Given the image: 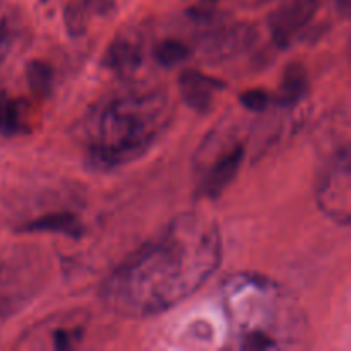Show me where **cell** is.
Here are the masks:
<instances>
[{
	"instance_id": "cell-1",
	"label": "cell",
	"mask_w": 351,
	"mask_h": 351,
	"mask_svg": "<svg viewBox=\"0 0 351 351\" xmlns=\"http://www.w3.org/2000/svg\"><path fill=\"white\" fill-rule=\"evenodd\" d=\"M221 259L218 223L206 215L184 213L105 278L99 300L120 317L158 315L204 287Z\"/></svg>"
},
{
	"instance_id": "cell-2",
	"label": "cell",
	"mask_w": 351,
	"mask_h": 351,
	"mask_svg": "<svg viewBox=\"0 0 351 351\" xmlns=\"http://www.w3.org/2000/svg\"><path fill=\"white\" fill-rule=\"evenodd\" d=\"M173 119L165 88L129 84L93 103L77 125V139L91 170L112 171L139 160Z\"/></svg>"
},
{
	"instance_id": "cell-3",
	"label": "cell",
	"mask_w": 351,
	"mask_h": 351,
	"mask_svg": "<svg viewBox=\"0 0 351 351\" xmlns=\"http://www.w3.org/2000/svg\"><path fill=\"white\" fill-rule=\"evenodd\" d=\"M50 266L47 254L34 245L0 247V321L19 314L40 295Z\"/></svg>"
},
{
	"instance_id": "cell-4",
	"label": "cell",
	"mask_w": 351,
	"mask_h": 351,
	"mask_svg": "<svg viewBox=\"0 0 351 351\" xmlns=\"http://www.w3.org/2000/svg\"><path fill=\"white\" fill-rule=\"evenodd\" d=\"M351 160L348 146H343L321 171L315 199L328 218L341 226L351 221Z\"/></svg>"
},
{
	"instance_id": "cell-5",
	"label": "cell",
	"mask_w": 351,
	"mask_h": 351,
	"mask_svg": "<svg viewBox=\"0 0 351 351\" xmlns=\"http://www.w3.org/2000/svg\"><path fill=\"white\" fill-rule=\"evenodd\" d=\"M88 328V314L81 311L62 312L38 322L24 336H21V348L74 350L84 339Z\"/></svg>"
},
{
	"instance_id": "cell-6",
	"label": "cell",
	"mask_w": 351,
	"mask_h": 351,
	"mask_svg": "<svg viewBox=\"0 0 351 351\" xmlns=\"http://www.w3.org/2000/svg\"><path fill=\"white\" fill-rule=\"evenodd\" d=\"M146 53V38L136 26L117 31L106 47L101 65L120 79H130L141 69Z\"/></svg>"
},
{
	"instance_id": "cell-7",
	"label": "cell",
	"mask_w": 351,
	"mask_h": 351,
	"mask_svg": "<svg viewBox=\"0 0 351 351\" xmlns=\"http://www.w3.org/2000/svg\"><path fill=\"white\" fill-rule=\"evenodd\" d=\"M256 38V29L250 24H219L202 34L199 40V51L209 62L232 60L242 51L249 50Z\"/></svg>"
},
{
	"instance_id": "cell-8",
	"label": "cell",
	"mask_w": 351,
	"mask_h": 351,
	"mask_svg": "<svg viewBox=\"0 0 351 351\" xmlns=\"http://www.w3.org/2000/svg\"><path fill=\"white\" fill-rule=\"evenodd\" d=\"M321 0H283L269 16V31L280 48L288 47L314 21Z\"/></svg>"
},
{
	"instance_id": "cell-9",
	"label": "cell",
	"mask_w": 351,
	"mask_h": 351,
	"mask_svg": "<svg viewBox=\"0 0 351 351\" xmlns=\"http://www.w3.org/2000/svg\"><path fill=\"white\" fill-rule=\"evenodd\" d=\"M243 156H245V147L240 143L232 144L230 147L226 146L225 149L219 151L202 173L201 182H199V194L202 197L218 199L239 175Z\"/></svg>"
},
{
	"instance_id": "cell-10",
	"label": "cell",
	"mask_w": 351,
	"mask_h": 351,
	"mask_svg": "<svg viewBox=\"0 0 351 351\" xmlns=\"http://www.w3.org/2000/svg\"><path fill=\"white\" fill-rule=\"evenodd\" d=\"M225 89V82L197 69H187L178 77L182 99L194 112L206 113L215 105V99Z\"/></svg>"
},
{
	"instance_id": "cell-11",
	"label": "cell",
	"mask_w": 351,
	"mask_h": 351,
	"mask_svg": "<svg viewBox=\"0 0 351 351\" xmlns=\"http://www.w3.org/2000/svg\"><path fill=\"white\" fill-rule=\"evenodd\" d=\"M115 7V0H67L64 9L65 29L72 38L84 36L96 17L110 16Z\"/></svg>"
},
{
	"instance_id": "cell-12",
	"label": "cell",
	"mask_w": 351,
	"mask_h": 351,
	"mask_svg": "<svg viewBox=\"0 0 351 351\" xmlns=\"http://www.w3.org/2000/svg\"><path fill=\"white\" fill-rule=\"evenodd\" d=\"M16 232L24 233V235L27 233H55V235H65L69 239H81L84 233V225L75 213L55 211L21 223Z\"/></svg>"
},
{
	"instance_id": "cell-13",
	"label": "cell",
	"mask_w": 351,
	"mask_h": 351,
	"mask_svg": "<svg viewBox=\"0 0 351 351\" xmlns=\"http://www.w3.org/2000/svg\"><path fill=\"white\" fill-rule=\"evenodd\" d=\"M308 88H311V77H308L307 67L302 62H290L281 75L276 103L280 106L291 108L307 96Z\"/></svg>"
},
{
	"instance_id": "cell-14",
	"label": "cell",
	"mask_w": 351,
	"mask_h": 351,
	"mask_svg": "<svg viewBox=\"0 0 351 351\" xmlns=\"http://www.w3.org/2000/svg\"><path fill=\"white\" fill-rule=\"evenodd\" d=\"M26 33L23 12L7 0H0V64L7 60Z\"/></svg>"
},
{
	"instance_id": "cell-15",
	"label": "cell",
	"mask_w": 351,
	"mask_h": 351,
	"mask_svg": "<svg viewBox=\"0 0 351 351\" xmlns=\"http://www.w3.org/2000/svg\"><path fill=\"white\" fill-rule=\"evenodd\" d=\"M26 113L19 99L12 98L9 93L0 91V134L12 136L26 127Z\"/></svg>"
},
{
	"instance_id": "cell-16",
	"label": "cell",
	"mask_w": 351,
	"mask_h": 351,
	"mask_svg": "<svg viewBox=\"0 0 351 351\" xmlns=\"http://www.w3.org/2000/svg\"><path fill=\"white\" fill-rule=\"evenodd\" d=\"M153 55L161 67L171 69L187 60L191 55V48L187 47L185 41L177 40V38H167L154 47Z\"/></svg>"
},
{
	"instance_id": "cell-17",
	"label": "cell",
	"mask_w": 351,
	"mask_h": 351,
	"mask_svg": "<svg viewBox=\"0 0 351 351\" xmlns=\"http://www.w3.org/2000/svg\"><path fill=\"white\" fill-rule=\"evenodd\" d=\"M26 79L36 96H48L53 88V69L43 60H31L26 67Z\"/></svg>"
},
{
	"instance_id": "cell-18",
	"label": "cell",
	"mask_w": 351,
	"mask_h": 351,
	"mask_svg": "<svg viewBox=\"0 0 351 351\" xmlns=\"http://www.w3.org/2000/svg\"><path fill=\"white\" fill-rule=\"evenodd\" d=\"M271 96L264 89H249L240 95V103L250 112H264L269 106Z\"/></svg>"
},
{
	"instance_id": "cell-19",
	"label": "cell",
	"mask_w": 351,
	"mask_h": 351,
	"mask_svg": "<svg viewBox=\"0 0 351 351\" xmlns=\"http://www.w3.org/2000/svg\"><path fill=\"white\" fill-rule=\"evenodd\" d=\"M219 2H230L233 5L243 7V9H256V7H263L266 3L274 2V0H211V3H219Z\"/></svg>"
},
{
	"instance_id": "cell-20",
	"label": "cell",
	"mask_w": 351,
	"mask_h": 351,
	"mask_svg": "<svg viewBox=\"0 0 351 351\" xmlns=\"http://www.w3.org/2000/svg\"><path fill=\"white\" fill-rule=\"evenodd\" d=\"M350 3H351V0H335L336 9H338V12L341 14L343 17H348V14H350Z\"/></svg>"
},
{
	"instance_id": "cell-21",
	"label": "cell",
	"mask_w": 351,
	"mask_h": 351,
	"mask_svg": "<svg viewBox=\"0 0 351 351\" xmlns=\"http://www.w3.org/2000/svg\"><path fill=\"white\" fill-rule=\"evenodd\" d=\"M40 2H43V3H47V2H48V0H40Z\"/></svg>"
}]
</instances>
